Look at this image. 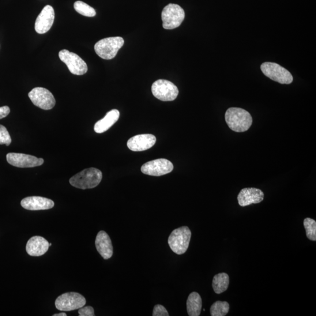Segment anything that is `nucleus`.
<instances>
[{"mask_svg":"<svg viewBox=\"0 0 316 316\" xmlns=\"http://www.w3.org/2000/svg\"><path fill=\"white\" fill-rule=\"evenodd\" d=\"M124 44V40L122 37H107L100 40L96 44L95 50L97 55L101 58L110 60L115 58Z\"/></svg>","mask_w":316,"mask_h":316,"instance_id":"20e7f679","label":"nucleus"},{"mask_svg":"<svg viewBox=\"0 0 316 316\" xmlns=\"http://www.w3.org/2000/svg\"><path fill=\"white\" fill-rule=\"evenodd\" d=\"M59 56L60 59L68 67L71 73L83 75L87 73L88 70L87 64L80 56L74 53L63 50L59 52Z\"/></svg>","mask_w":316,"mask_h":316,"instance_id":"1a4fd4ad","label":"nucleus"},{"mask_svg":"<svg viewBox=\"0 0 316 316\" xmlns=\"http://www.w3.org/2000/svg\"><path fill=\"white\" fill-rule=\"evenodd\" d=\"M225 119L229 129L236 133L247 131L253 124L250 112L242 108H228L225 112Z\"/></svg>","mask_w":316,"mask_h":316,"instance_id":"f257e3e1","label":"nucleus"},{"mask_svg":"<svg viewBox=\"0 0 316 316\" xmlns=\"http://www.w3.org/2000/svg\"><path fill=\"white\" fill-rule=\"evenodd\" d=\"M187 311L190 316H199L201 313L202 300L198 293H191L188 297L187 302Z\"/></svg>","mask_w":316,"mask_h":316,"instance_id":"aec40b11","label":"nucleus"},{"mask_svg":"<svg viewBox=\"0 0 316 316\" xmlns=\"http://www.w3.org/2000/svg\"><path fill=\"white\" fill-rule=\"evenodd\" d=\"M86 300L84 296L76 292L64 293L55 301V306L61 311H72L84 307Z\"/></svg>","mask_w":316,"mask_h":316,"instance_id":"0eeeda50","label":"nucleus"},{"mask_svg":"<svg viewBox=\"0 0 316 316\" xmlns=\"http://www.w3.org/2000/svg\"><path fill=\"white\" fill-rule=\"evenodd\" d=\"M10 108L7 105L0 107V120L6 117L10 114Z\"/></svg>","mask_w":316,"mask_h":316,"instance_id":"cd10ccee","label":"nucleus"},{"mask_svg":"<svg viewBox=\"0 0 316 316\" xmlns=\"http://www.w3.org/2000/svg\"><path fill=\"white\" fill-rule=\"evenodd\" d=\"M102 178V172L99 169L90 168L86 169L71 177L69 182L71 186L77 189H93L99 185Z\"/></svg>","mask_w":316,"mask_h":316,"instance_id":"f03ea898","label":"nucleus"},{"mask_svg":"<svg viewBox=\"0 0 316 316\" xmlns=\"http://www.w3.org/2000/svg\"><path fill=\"white\" fill-rule=\"evenodd\" d=\"M153 316H169V314L166 308L161 304H157L153 308Z\"/></svg>","mask_w":316,"mask_h":316,"instance_id":"a878e982","label":"nucleus"},{"mask_svg":"<svg viewBox=\"0 0 316 316\" xmlns=\"http://www.w3.org/2000/svg\"><path fill=\"white\" fill-rule=\"evenodd\" d=\"M54 20V9L51 6H45L36 18L35 24L36 32L40 34L47 33L51 28Z\"/></svg>","mask_w":316,"mask_h":316,"instance_id":"ddd939ff","label":"nucleus"},{"mask_svg":"<svg viewBox=\"0 0 316 316\" xmlns=\"http://www.w3.org/2000/svg\"><path fill=\"white\" fill-rule=\"evenodd\" d=\"M74 9L78 13L85 17H93L96 15V10L93 7L81 1L74 3Z\"/></svg>","mask_w":316,"mask_h":316,"instance_id":"5701e85b","label":"nucleus"},{"mask_svg":"<svg viewBox=\"0 0 316 316\" xmlns=\"http://www.w3.org/2000/svg\"><path fill=\"white\" fill-rule=\"evenodd\" d=\"M156 141V137L152 134L137 135L128 141L127 146L133 151H143L152 148Z\"/></svg>","mask_w":316,"mask_h":316,"instance_id":"4468645a","label":"nucleus"},{"mask_svg":"<svg viewBox=\"0 0 316 316\" xmlns=\"http://www.w3.org/2000/svg\"><path fill=\"white\" fill-rule=\"evenodd\" d=\"M50 243L46 239L41 236H34L28 240L26 244V251L32 257H40L48 251Z\"/></svg>","mask_w":316,"mask_h":316,"instance_id":"f3484780","label":"nucleus"},{"mask_svg":"<svg viewBox=\"0 0 316 316\" xmlns=\"http://www.w3.org/2000/svg\"><path fill=\"white\" fill-rule=\"evenodd\" d=\"M96 247L99 253L104 259L111 258L113 254L112 247L110 236L104 231L98 233L96 239Z\"/></svg>","mask_w":316,"mask_h":316,"instance_id":"a211bd4d","label":"nucleus"},{"mask_svg":"<svg viewBox=\"0 0 316 316\" xmlns=\"http://www.w3.org/2000/svg\"><path fill=\"white\" fill-rule=\"evenodd\" d=\"M261 69L266 77L279 84L289 85L293 82V77L290 71L277 63H263Z\"/></svg>","mask_w":316,"mask_h":316,"instance_id":"423d86ee","label":"nucleus"},{"mask_svg":"<svg viewBox=\"0 0 316 316\" xmlns=\"http://www.w3.org/2000/svg\"><path fill=\"white\" fill-rule=\"evenodd\" d=\"M191 232L189 227L183 226L174 229L169 236L168 244L174 253L182 255L189 248Z\"/></svg>","mask_w":316,"mask_h":316,"instance_id":"7ed1b4c3","label":"nucleus"},{"mask_svg":"<svg viewBox=\"0 0 316 316\" xmlns=\"http://www.w3.org/2000/svg\"><path fill=\"white\" fill-rule=\"evenodd\" d=\"M67 314L65 313H58V314H55L54 315H53V316H66Z\"/></svg>","mask_w":316,"mask_h":316,"instance_id":"c85d7f7f","label":"nucleus"},{"mask_svg":"<svg viewBox=\"0 0 316 316\" xmlns=\"http://www.w3.org/2000/svg\"><path fill=\"white\" fill-rule=\"evenodd\" d=\"M21 205L26 210L36 211L51 209L54 208L55 203L47 198L31 196L22 199Z\"/></svg>","mask_w":316,"mask_h":316,"instance_id":"dca6fc26","label":"nucleus"},{"mask_svg":"<svg viewBox=\"0 0 316 316\" xmlns=\"http://www.w3.org/2000/svg\"><path fill=\"white\" fill-rule=\"evenodd\" d=\"M185 13L181 7L175 4H169L162 12L163 27L166 29H173L182 24Z\"/></svg>","mask_w":316,"mask_h":316,"instance_id":"39448f33","label":"nucleus"},{"mask_svg":"<svg viewBox=\"0 0 316 316\" xmlns=\"http://www.w3.org/2000/svg\"><path fill=\"white\" fill-rule=\"evenodd\" d=\"M11 141L12 140H11L8 130L5 126L0 125V145L5 144L9 146Z\"/></svg>","mask_w":316,"mask_h":316,"instance_id":"393cba45","label":"nucleus"},{"mask_svg":"<svg viewBox=\"0 0 316 316\" xmlns=\"http://www.w3.org/2000/svg\"><path fill=\"white\" fill-rule=\"evenodd\" d=\"M30 100L36 107L45 110H51L55 107L56 101L52 93L47 89L35 88L28 94Z\"/></svg>","mask_w":316,"mask_h":316,"instance_id":"9d476101","label":"nucleus"},{"mask_svg":"<svg viewBox=\"0 0 316 316\" xmlns=\"http://www.w3.org/2000/svg\"><path fill=\"white\" fill-rule=\"evenodd\" d=\"M79 316H95V310L92 306L82 307L79 308Z\"/></svg>","mask_w":316,"mask_h":316,"instance_id":"bb28decb","label":"nucleus"},{"mask_svg":"<svg viewBox=\"0 0 316 316\" xmlns=\"http://www.w3.org/2000/svg\"><path fill=\"white\" fill-rule=\"evenodd\" d=\"M153 95L163 101L175 100L178 96L179 90L173 83L160 79L154 82L152 86Z\"/></svg>","mask_w":316,"mask_h":316,"instance_id":"6e6552de","label":"nucleus"},{"mask_svg":"<svg viewBox=\"0 0 316 316\" xmlns=\"http://www.w3.org/2000/svg\"><path fill=\"white\" fill-rule=\"evenodd\" d=\"M174 165L166 159H158L149 161L142 165L141 170L143 174L153 176H161L171 173Z\"/></svg>","mask_w":316,"mask_h":316,"instance_id":"9b49d317","label":"nucleus"},{"mask_svg":"<svg viewBox=\"0 0 316 316\" xmlns=\"http://www.w3.org/2000/svg\"><path fill=\"white\" fill-rule=\"evenodd\" d=\"M229 279L226 273H220L216 274L213 280L212 287L214 292L217 294L226 291L229 286Z\"/></svg>","mask_w":316,"mask_h":316,"instance_id":"412c9836","label":"nucleus"},{"mask_svg":"<svg viewBox=\"0 0 316 316\" xmlns=\"http://www.w3.org/2000/svg\"><path fill=\"white\" fill-rule=\"evenodd\" d=\"M7 161L13 166L21 168L39 167L44 163L43 158L20 153L7 154Z\"/></svg>","mask_w":316,"mask_h":316,"instance_id":"f8f14e48","label":"nucleus"},{"mask_svg":"<svg viewBox=\"0 0 316 316\" xmlns=\"http://www.w3.org/2000/svg\"><path fill=\"white\" fill-rule=\"evenodd\" d=\"M120 117V112L117 110H112L107 112L103 119L97 122L95 126V131L98 134L103 133L114 125Z\"/></svg>","mask_w":316,"mask_h":316,"instance_id":"6ab92c4d","label":"nucleus"},{"mask_svg":"<svg viewBox=\"0 0 316 316\" xmlns=\"http://www.w3.org/2000/svg\"><path fill=\"white\" fill-rule=\"evenodd\" d=\"M264 194L257 188H244L237 197L240 206L246 207L252 204H258L263 201Z\"/></svg>","mask_w":316,"mask_h":316,"instance_id":"2eb2a0df","label":"nucleus"},{"mask_svg":"<svg viewBox=\"0 0 316 316\" xmlns=\"http://www.w3.org/2000/svg\"><path fill=\"white\" fill-rule=\"evenodd\" d=\"M52 246V244L50 243V247H51Z\"/></svg>","mask_w":316,"mask_h":316,"instance_id":"c756f323","label":"nucleus"},{"mask_svg":"<svg viewBox=\"0 0 316 316\" xmlns=\"http://www.w3.org/2000/svg\"><path fill=\"white\" fill-rule=\"evenodd\" d=\"M303 225L306 229V235L308 239L315 242L316 241V222L310 218H306L304 220Z\"/></svg>","mask_w":316,"mask_h":316,"instance_id":"b1692460","label":"nucleus"},{"mask_svg":"<svg viewBox=\"0 0 316 316\" xmlns=\"http://www.w3.org/2000/svg\"><path fill=\"white\" fill-rule=\"evenodd\" d=\"M229 304L227 302L217 301L210 307V314L212 316H225L228 313Z\"/></svg>","mask_w":316,"mask_h":316,"instance_id":"4be33fe9","label":"nucleus"}]
</instances>
